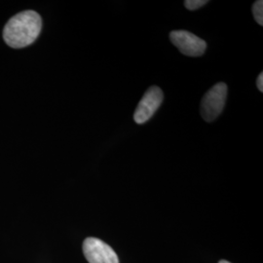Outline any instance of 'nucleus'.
<instances>
[{
	"label": "nucleus",
	"instance_id": "4",
	"mask_svg": "<svg viewBox=\"0 0 263 263\" xmlns=\"http://www.w3.org/2000/svg\"><path fill=\"white\" fill-rule=\"evenodd\" d=\"M164 100V95L162 90L157 86L151 87L138 104L135 113L134 120L137 124H144L147 122L154 113L158 110L160 105Z\"/></svg>",
	"mask_w": 263,
	"mask_h": 263
},
{
	"label": "nucleus",
	"instance_id": "9",
	"mask_svg": "<svg viewBox=\"0 0 263 263\" xmlns=\"http://www.w3.org/2000/svg\"><path fill=\"white\" fill-rule=\"evenodd\" d=\"M218 263H231V262H229V261H227V260H220V261H219V262Z\"/></svg>",
	"mask_w": 263,
	"mask_h": 263
},
{
	"label": "nucleus",
	"instance_id": "8",
	"mask_svg": "<svg viewBox=\"0 0 263 263\" xmlns=\"http://www.w3.org/2000/svg\"><path fill=\"white\" fill-rule=\"evenodd\" d=\"M256 86L258 88V90L262 93L263 92V73L261 72L258 77H257V80H256Z\"/></svg>",
	"mask_w": 263,
	"mask_h": 263
},
{
	"label": "nucleus",
	"instance_id": "2",
	"mask_svg": "<svg viewBox=\"0 0 263 263\" xmlns=\"http://www.w3.org/2000/svg\"><path fill=\"white\" fill-rule=\"evenodd\" d=\"M227 98V85L216 83L204 96L201 103V115L207 122H213L222 112Z\"/></svg>",
	"mask_w": 263,
	"mask_h": 263
},
{
	"label": "nucleus",
	"instance_id": "5",
	"mask_svg": "<svg viewBox=\"0 0 263 263\" xmlns=\"http://www.w3.org/2000/svg\"><path fill=\"white\" fill-rule=\"evenodd\" d=\"M83 253L89 263H119L112 248L98 238L85 239Z\"/></svg>",
	"mask_w": 263,
	"mask_h": 263
},
{
	"label": "nucleus",
	"instance_id": "3",
	"mask_svg": "<svg viewBox=\"0 0 263 263\" xmlns=\"http://www.w3.org/2000/svg\"><path fill=\"white\" fill-rule=\"evenodd\" d=\"M170 39L179 52L185 56L200 57L206 52V41L187 30H174L170 33Z\"/></svg>",
	"mask_w": 263,
	"mask_h": 263
},
{
	"label": "nucleus",
	"instance_id": "7",
	"mask_svg": "<svg viewBox=\"0 0 263 263\" xmlns=\"http://www.w3.org/2000/svg\"><path fill=\"white\" fill-rule=\"evenodd\" d=\"M208 2L207 0H186L184 1V6L190 11H195L205 6Z\"/></svg>",
	"mask_w": 263,
	"mask_h": 263
},
{
	"label": "nucleus",
	"instance_id": "1",
	"mask_svg": "<svg viewBox=\"0 0 263 263\" xmlns=\"http://www.w3.org/2000/svg\"><path fill=\"white\" fill-rule=\"evenodd\" d=\"M42 28V20L35 11H24L8 21L3 30L6 44L15 49L27 47L37 39Z\"/></svg>",
	"mask_w": 263,
	"mask_h": 263
},
{
	"label": "nucleus",
	"instance_id": "6",
	"mask_svg": "<svg viewBox=\"0 0 263 263\" xmlns=\"http://www.w3.org/2000/svg\"><path fill=\"white\" fill-rule=\"evenodd\" d=\"M253 14H254V20L256 23L260 26H263V1L257 0L255 1L253 5Z\"/></svg>",
	"mask_w": 263,
	"mask_h": 263
}]
</instances>
